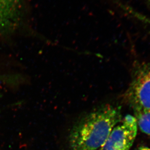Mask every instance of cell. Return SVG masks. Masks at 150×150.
<instances>
[{
  "instance_id": "5b68a950",
  "label": "cell",
  "mask_w": 150,
  "mask_h": 150,
  "mask_svg": "<svg viewBox=\"0 0 150 150\" xmlns=\"http://www.w3.org/2000/svg\"><path fill=\"white\" fill-rule=\"evenodd\" d=\"M134 117L140 130L150 136V111L134 113Z\"/></svg>"
},
{
  "instance_id": "7a4b0ae2",
  "label": "cell",
  "mask_w": 150,
  "mask_h": 150,
  "mask_svg": "<svg viewBox=\"0 0 150 150\" xmlns=\"http://www.w3.org/2000/svg\"><path fill=\"white\" fill-rule=\"evenodd\" d=\"M124 100L134 113L150 111V64L136 67Z\"/></svg>"
},
{
  "instance_id": "8992f818",
  "label": "cell",
  "mask_w": 150,
  "mask_h": 150,
  "mask_svg": "<svg viewBox=\"0 0 150 150\" xmlns=\"http://www.w3.org/2000/svg\"><path fill=\"white\" fill-rule=\"evenodd\" d=\"M139 150H150V148L148 147H141L139 149Z\"/></svg>"
},
{
  "instance_id": "3957f363",
  "label": "cell",
  "mask_w": 150,
  "mask_h": 150,
  "mask_svg": "<svg viewBox=\"0 0 150 150\" xmlns=\"http://www.w3.org/2000/svg\"><path fill=\"white\" fill-rule=\"evenodd\" d=\"M135 117L127 115L114 127L99 150H130L137 134Z\"/></svg>"
},
{
  "instance_id": "277c9868",
  "label": "cell",
  "mask_w": 150,
  "mask_h": 150,
  "mask_svg": "<svg viewBox=\"0 0 150 150\" xmlns=\"http://www.w3.org/2000/svg\"><path fill=\"white\" fill-rule=\"evenodd\" d=\"M18 0H0V35L7 32L16 22Z\"/></svg>"
},
{
  "instance_id": "52a82bcc",
  "label": "cell",
  "mask_w": 150,
  "mask_h": 150,
  "mask_svg": "<svg viewBox=\"0 0 150 150\" xmlns=\"http://www.w3.org/2000/svg\"><path fill=\"white\" fill-rule=\"evenodd\" d=\"M149 3H150V0H146Z\"/></svg>"
},
{
  "instance_id": "6da1fadb",
  "label": "cell",
  "mask_w": 150,
  "mask_h": 150,
  "mask_svg": "<svg viewBox=\"0 0 150 150\" xmlns=\"http://www.w3.org/2000/svg\"><path fill=\"white\" fill-rule=\"evenodd\" d=\"M122 119L120 107L105 104L79 118L70 132L71 150H97Z\"/></svg>"
}]
</instances>
